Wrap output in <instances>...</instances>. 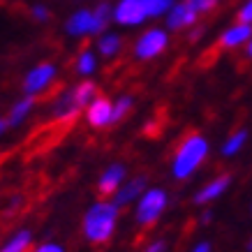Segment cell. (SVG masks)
Here are the masks:
<instances>
[{
    "instance_id": "cell-1",
    "label": "cell",
    "mask_w": 252,
    "mask_h": 252,
    "mask_svg": "<svg viewBox=\"0 0 252 252\" xmlns=\"http://www.w3.org/2000/svg\"><path fill=\"white\" fill-rule=\"evenodd\" d=\"M121 222V206L114 199H97L81 218V234L91 245H107L116 236Z\"/></svg>"
},
{
    "instance_id": "cell-2",
    "label": "cell",
    "mask_w": 252,
    "mask_h": 252,
    "mask_svg": "<svg viewBox=\"0 0 252 252\" xmlns=\"http://www.w3.org/2000/svg\"><path fill=\"white\" fill-rule=\"evenodd\" d=\"M208 139L199 132H192L178 144L171 158V178L174 181H190L192 176L199 171V167L208 158Z\"/></svg>"
},
{
    "instance_id": "cell-3",
    "label": "cell",
    "mask_w": 252,
    "mask_h": 252,
    "mask_svg": "<svg viewBox=\"0 0 252 252\" xmlns=\"http://www.w3.org/2000/svg\"><path fill=\"white\" fill-rule=\"evenodd\" d=\"M97 95H99L97 84L91 81V79H84V81H79L77 86L63 91L61 95L51 102V118H54L56 123L74 121L81 111H86V107H88Z\"/></svg>"
},
{
    "instance_id": "cell-4",
    "label": "cell",
    "mask_w": 252,
    "mask_h": 252,
    "mask_svg": "<svg viewBox=\"0 0 252 252\" xmlns=\"http://www.w3.org/2000/svg\"><path fill=\"white\" fill-rule=\"evenodd\" d=\"M169 208V192L164 188H151L137 199L134 204V211H132V218H134V224L137 227H153L160 222V218L164 215V211Z\"/></svg>"
},
{
    "instance_id": "cell-5",
    "label": "cell",
    "mask_w": 252,
    "mask_h": 252,
    "mask_svg": "<svg viewBox=\"0 0 252 252\" xmlns=\"http://www.w3.org/2000/svg\"><path fill=\"white\" fill-rule=\"evenodd\" d=\"M56 77H58V67H56L54 63H39V65H35V67L23 77V84H21L23 95H32V97L42 95L44 91L51 88Z\"/></svg>"
},
{
    "instance_id": "cell-6",
    "label": "cell",
    "mask_w": 252,
    "mask_h": 252,
    "mask_svg": "<svg viewBox=\"0 0 252 252\" xmlns=\"http://www.w3.org/2000/svg\"><path fill=\"white\" fill-rule=\"evenodd\" d=\"M167 44H169L167 32L160 31V28H151L134 42V56L139 61H153L167 49Z\"/></svg>"
},
{
    "instance_id": "cell-7",
    "label": "cell",
    "mask_w": 252,
    "mask_h": 252,
    "mask_svg": "<svg viewBox=\"0 0 252 252\" xmlns=\"http://www.w3.org/2000/svg\"><path fill=\"white\" fill-rule=\"evenodd\" d=\"M86 123L91 125L93 130H107V127H111L114 125V102L109 97L97 95L86 107Z\"/></svg>"
},
{
    "instance_id": "cell-8",
    "label": "cell",
    "mask_w": 252,
    "mask_h": 252,
    "mask_svg": "<svg viewBox=\"0 0 252 252\" xmlns=\"http://www.w3.org/2000/svg\"><path fill=\"white\" fill-rule=\"evenodd\" d=\"M127 181V167L123 162H111L97 178V194L99 197H114L116 190Z\"/></svg>"
},
{
    "instance_id": "cell-9",
    "label": "cell",
    "mask_w": 252,
    "mask_h": 252,
    "mask_svg": "<svg viewBox=\"0 0 252 252\" xmlns=\"http://www.w3.org/2000/svg\"><path fill=\"white\" fill-rule=\"evenodd\" d=\"M148 190V176L139 174V176H132V178H127L125 183L116 190V194L111 199H114L116 204L121 208L125 206H134L137 204V199L144 194V192Z\"/></svg>"
},
{
    "instance_id": "cell-10",
    "label": "cell",
    "mask_w": 252,
    "mask_h": 252,
    "mask_svg": "<svg viewBox=\"0 0 252 252\" xmlns=\"http://www.w3.org/2000/svg\"><path fill=\"white\" fill-rule=\"evenodd\" d=\"M229 185H231V174L215 176V178H211L208 183H204L194 192V204L197 206H211L213 201H218L224 192L229 190Z\"/></svg>"
},
{
    "instance_id": "cell-11",
    "label": "cell",
    "mask_w": 252,
    "mask_h": 252,
    "mask_svg": "<svg viewBox=\"0 0 252 252\" xmlns=\"http://www.w3.org/2000/svg\"><path fill=\"white\" fill-rule=\"evenodd\" d=\"M114 19L121 26H139L148 19L144 0H121L114 9Z\"/></svg>"
},
{
    "instance_id": "cell-12",
    "label": "cell",
    "mask_w": 252,
    "mask_h": 252,
    "mask_svg": "<svg viewBox=\"0 0 252 252\" xmlns=\"http://www.w3.org/2000/svg\"><path fill=\"white\" fill-rule=\"evenodd\" d=\"M197 16H199V9L192 5L190 0H185V2H181V5L171 7L169 19H167V26L171 28V31H181V28L192 26V23L197 21Z\"/></svg>"
},
{
    "instance_id": "cell-13",
    "label": "cell",
    "mask_w": 252,
    "mask_h": 252,
    "mask_svg": "<svg viewBox=\"0 0 252 252\" xmlns=\"http://www.w3.org/2000/svg\"><path fill=\"white\" fill-rule=\"evenodd\" d=\"M35 97L32 95H23L21 99H16L14 104H12V109H9V114H7V125L9 127H19V125H23L26 123V118L32 114V109H35Z\"/></svg>"
},
{
    "instance_id": "cell-14",
    "label": "cell",
    "mask_w": 252,
    "mask_h": 252,
    "mask_svg": "<svg viewBox=\"0 0 252 252\" xmlns=\"http://www.w3.org/2000/svg\"><path fill=\"white\" fill-rule=\"evenodd\" d=\"M91 23H93V12L91 9H79L67 19L65 23V31L72 37H86L91 35Z\"/></svg>"
},
{
    "instance_id": "cell-15",
    "label": "cell",
    "mask_w": 252,
    "mask_h": 252,
    "mask_svg": "<svg viewBox=\"0 0 252 252\" xmlns=\"http://www.w3.org/2000/svg\"><path fill=\"white\" fill-rule=\"evenodd\" d=\"M32 238H35V234L31 229H26V227L16 229L5 243L0 245V252H31Z\"/></svg>"
},
{
    "instance_id": "cell-16",
    "label": "cell",
    "mask_w": 252,
    "mask_h": 252,
    "mask_svg": "<svg viewBox=\"0 0 252 252\" xmlns=\"http://www.w3.org/2000/svg\"><path fill=\"white\" fill-rule=\"evenodd\" d=\"M248 39H252V23H238L220 37V46L222 49H234V46H241Z\"/></svg>"
},
{
    "instance_id": "cell-17",
    "label": "cell",
    "mask_w": 252,
    "mask_h": 252,
    "mask_svg": "<svg viewBox=\"0 0 252 252\" xmlns=\"http://www.w3.org/2000/svg\"><path fill=\"white\" fill-rule=\"evenodd\" d=\"M248 139H250V132L245 130V127L231 132L229 137L224 139V144H222L220 155L222 158H234V155H238L241 151H243V146L248 144Z\"/></svg>"
},
{
    "instance_id": "cell-18",
    "label": "cell",
    "mask_w": 252,
    "mask_h": 252,
    "mask_svg": "<svg viewBox=\"0 0 252 252\" xmlns=\"http://www.w3.org/2000/svg\"><path fill=\"white\" fill-rule=\"evenodd\" d=\"M114 19V9L109 2H99L97 7L93 9V23H91V35H102L104 28Z\"/></svg>"
},
{
    "instance_id": "cell-19",
    "label": "cell",
    "mask_w": 252,
    "mask_h": 252,
    "mask_svg": "<svg viewBox=\"0 0 252 252\" xmlns=\"http://www.w3.org/2000/svg\"><path fill=\"white\" fill-rule=\"evenodd\" d=\"M121 46H123V39L116 32H102L97 37V54L104 56V58H114L121 51Z\"/></svg>"
},
{
    "instance_id": "cell-20",
    "label": "cell",
    "mask_w": 252,
    "mask_h": 252,
    "mask_svg": "<svg viewBox=\"0 0 252 252\" xmlns=\"http://www.w3.org/2000/svg\"><path fill=\"white\" fill-rule=\"evenodd\" d=\"M74 69H77L79 77H93L95 69H97V56L93 54L91 49L81 51L77 56V61H74Z\"/></svg>"
},
{
    "instance_id": "cell-21",
    "label": "cell",
    "mask_w": 252,
    "mask_h": 252,
    "mask_svg": "<svg viewBox=\"0 0 252 252\" xmlns=\"http://www.w3.org/2000/svg\"><path fill=\"white\" fill-rule=\"evenodd\" d=\"M132 109H134V97H132V95H121V97H116L114 99V125L125 121V118L130 116Z\"/></svg>"
},
{
    "instance_id": "cell-22",
    "label": "cell",
    "mask_w": 252,
    "mask_h": 252,
    "mask_svg": "<svg viewBox=\"0 0 252 252\" xmlns=\"http://www.w3.org/2000/svg\"><path fill=\"white\" fill-rule=\"evenodd\" d=\"M144 5H146L148 16H160V14H164L167 9H171L174 0H144Z\"/></svg>"
},
{
    "instance_id": "cell-23",
    "label": "cell",
    "mask_w": 252,
    "mask_h": 252,
    "mask_svg": "<svg viewBox=\"0 0 252 252\" xmlns=\"http://www.w3.org/2000/svg\"><path fill=\"white\" fill-rule=\"evenodd\" d=\"M31 252H67L65 245L58 243V241H42V243L32 245Z\"/></svg>"
},
{
    "instance_id": "cell-24",
    "label": "cell",
    "mask_w": 252,
    "mask_h": 252,
    "mask_svg": "<svg viewBox=\"0 0 252 252\" xmlns=\"http://www.w3.org/2000/svg\"><path fill=\"white\" fill-rule=\"evenodd\" d=\"M141 252H167V241L164 238H153Z\"/></svg>"
},
{
    "instance_id": "cell-25",
    "label": "cell",
    "mask_w": 252,
    "mask_h": 252,
    "mask_svg": "<svg viewBox=\"0 0 252 252\" xmlns=\"http://www.w3.org/2000/svg\"><path fill=\"white\" fill-rule=\"evenodd\" d=\"M236 21L238 23H252V0L236 14Z\"/></svg>"
},
{
    "instance_id": "cell-26",
    "label": "cell",
    "mask_w": 252,
    "mask_h": 252,
    "mask_svg": "<svg viewBox=\"0 0 252 252\" xmlns=\"http://www.w3.org/2000/svg\"><path fill=\"white\" fill-rule=\"evenodd\" d=\"M31 14H32V19H37V21H49V16H51V14H49V9H46L44 5H35Z\"/></svg>"
},
{
    "instance_id": "cell-27",
    "label": "cell",
    "mask_w": 252,
    "mask_h": 252,
    "mask_svg": "<svg viewBox=\"0 0 252 252\" xmlns=\"http://www.w3.org/2000/svg\"><path fill=\"white\" fill-rule=\"evenodd\" d=\"M190 252H213V245H211V241H197L190 248Z\"/></svg>"
},
{
    "instance_id": "cell-28",
    "label": "cell",
    "mask_w": 252,
    "mask_h": 252,
    "mask_svg": "<svg viewBox=\"0 0 252 252\" xmlns=\"http://www.w3.org/2000/svg\"><path fill=\"white\" fill-rule=\"evenodd\" d=\"M190 2L199 9V12H204V9H211L213 5H218V0H190Z\"/></svg>"
},
{
    "instance_id": "cell-29",
    "label": "cell",
    "mask_w": 252,
    "mask_h": 252,
    "mask_svg": "<svg viewBox=\"0 0 252 252\" xmlns=\"http://www.w3.org/2000/svg\"><path fill=\"white\" fill-rule=\"evenodd\" d=\"M199 222H201V224H211V222H213V211L206 208V211L201 213V218H199Z\"/></svg>"
},
{
    "instance_id": "cell-30",
    "label": "cell",
    "mask_w": 252,
    "mask_h": 252,
    "mask_svg": "<svg viewBox=\"0 0 252 252\" xmlns=\"http://www.w3.org/2000/svg\"><path fill=\"white\" fill-rule=\"evenodd\" d=\"M9 130V125H7V121H5V118H0V137H2V134H5V132Z\"/></svg>"
},
{
    "instance_id": "cell-31",
    "label": "cell",
    "mask_w": 252,
    "mask_h": 252,
    "mask_svg": "<svg viewBox=\"0 0 252 252\" xmlns=\"http://www.w3.org/2000/svg\"><path fill=\"white\" fill-rule=\"evenodd\" d=\"M245 56H248V58H252V39L248 42V46H245Z\"/></svg>"
},
{
    "instance_id": "cell-32",
    "label": "cell",
    "mask_w": 252,
    "mask_h": 252,
    "mask_svg": "<svg viewBox=\"0 0 252 252\" xmlns=\"http://www.w3.org/2000/svg\"><path fill=\"white\" fill-rule=\"evenodd\" d=\"M245 248H248V252H252V236H250V241H248V245H245Z\"/></svg>"
}]
</instances>
